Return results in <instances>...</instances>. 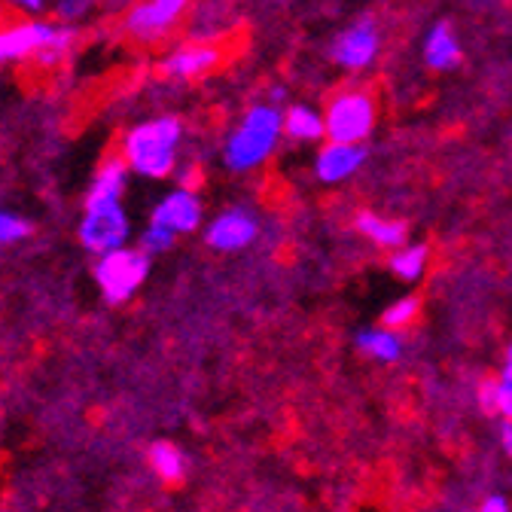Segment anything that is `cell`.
I'll return each mask as SVG.
<instances>
[{"label": "cell", "mask_w": 512, "mask_h": 512, "mask_svg": "<svg viewBox=\"0 0 512 512\" xmlns=\"http://www.w3.org/2000/svg\"><path fill=\"white\" fill-rule=\"evenodd\" d=\"M128 180H132V168L125 165L119 150L107 153L92 171V180H89L86 196H83V208L122 205L125 192H128Z\"/></svg>", "instance_id": "7c38bea8"}, {"label": "cell", "mask_w": 512, "mask_h": 512, "mask_svg": "<svg viewBox=\"0 0 512 512\" xmlns=\"http://www.w3.org/2000/svg\"><path fill=\"white\" fill-rule=\"evenodd\" d=\"M497 388H500V378L488 375L479 381V388H476V400H479V409L485 415H497Z\"/></svg>", "instance_id": "484cf974"}, {"label": "cell", "mask_w": 512, "mask_h": 512, "mask_svg": "<svg viewBox=\"0 0 512 512\" xmlns=\"http://www.w3.org/2000/svg\"><path fill=\"white\" fill-rule=\"evenodd\" d=\"M497 415L512 421V381L500 378V388H497Z\"/></svg>", "instance_id": "83f0119b"}, {"label": "cell", "mask_w": 512, "mask_h": 512, "mask_svg": "<svg viewBox=\"0 0 512 512\" xmlns=\"http://www.w3.org/2000/svg\"><path fill=\"white\" fill-rule=\"evenodd\" d=\"M77 43H80V25L58 22V31L52 34V40L31 58V68H34V71H43V74L61 68V64L74 55Z\"/></svg>", "instance_id": "ac0fdd59"}, {"label": "cell", "mask_w": 512, "mask_h": 512, "mask_svg": "<svg viewBox=\"0 0 512 512\" xmlns=\"http://www.w3.org/2000/svg\"><path fill=\"white\" fill-rule=\"evenodd\" d=\"M427 266H430V244H424V241H415V244L406 241L403 247L391 250V256H388V272L406 284L421 281Z\"/></svg>", "instance_id": "ffe728a7"}, {"label": "cell", "mask_w": 512, "mask_h": 512, "mask_svg": "<svg viewBox=\"0 0 512 512\" xmlns=\"http://www.w3.org/2000/svg\"><path fill=\"white\" fill-rule=\"evenodd\" d=\"M500 378H506V381H512V339H509V345L503 348V363H500Z\"/></svg>", "instance_id": "1f68e13d"}, {"label": "cell", "mask_w": 512, "mask_h": 512, "mask_svg": "<svg viewBox=\"0 0 512 512\" xmlns=\"http://www.w3.org/2000/svg\"><path fill=\"white\" fill-rule=\"evenodd\" d=\"M34 232L31 220L16 214V211H7V208H0V247H10V244H19L25 241L28 235Z\"/></svg>", "instance_id": "cb8c5ba5"}, {"label": "cell", "mask_w": 512, "mask_h": 512, "mask_svg": "<svg viewBox=\"0 0 512 512\" xmlns=\"http://www.w3.org/2000/svg\"><path fill=\"white\" fill-rule=\"evenodd\" d=\"M58 31V19L43 16H22L7 19L0 25V68H13V64H31V58L52 40Z\"/></svg>", "instance_id": "ba28073f"}, {"label": "cell", "mask_w": 512, "mask_h": 512, "mask_svg": "<svg viewBox=\"0 0 512 512\" xmlns=\"http://www.w3.org/2000/svg\"><path fill=\"white\" fill-rule=\"evenodd\" d=\"M269 101H272V104L287 101V89H284V86H272V89H269Z\"/></svg>", "instance_id": "d6a6232c"}, {"label": "cell", "mask_w": 512, "mask_h": 512, "mask_svg": "<svg viewBox=\"0 0 512 512\" xmlns=\"http://www.w3.org/2000/svg\"><path fill=\"white\" fill-rule=\"evenodd\" d=\"M500 448L506 458H512V421H506V418L500 424Z\"/></svg>", "instance_id": "4dcf8cb0"}, {"label": "cell", "mask_w": 512, "mask_h": 512, "mask_svg": "<svg viewBox=\"0 0 512 512\" xmlns=\"http://www.w3.org/2000/svg\"><path fill=\"white\" fill-rule=\"evenodd\" d=\"M205 244L217 253H238L260 238V217L250 208H226L205 226Z\"/></svg>", "instance_id": "8fae6325"}, {"label": "cell", "mask_w": 512, "mask_h": 512, "mask_svg": "<svg viewBox=\"0 0 512 512\" xmlns=\"http://www.w3.org/2000/svg\"><path fill=\"white\" fill-rule=\"evenodd\" d=\"M132 235H135L132 214H128L122 205L83 208V217L77 223V244L92 256L128 244V241H132Z\"/></svg>", "instance_id": "52a82bcc"}, {"label": "cell", "mask_w": 512, "mask_h": 512, "mask_svg": "<svg viewBox=\"0 0 512 512\" xmlns=\"http://www.w3.org/2000/svg\"><path fill=\"white\" fill-rule=\"evenodd\" d=\"M153 256H147L138 244H122L107 253H98L92 263L95 287L101 290V299L113 308L132 302L138 290L150 278Z\"/></svg>", "instance_id": "277c9868"}, {"label": "cell", "mask_w": 512, "mask_h": 512, "mask_svg": "<svg viewBox=\"0 0 512 512\" xmlns=\"http://www.w3.org/2000/svg\"><path fill=\"white\" fill-rule=\"evenodd\" d=\"M354 229L366 238V241H372L375 247H381V250H397V247H403L406 241H409V223L406 220H397V217H384V214H378V211H369V208H360L357 214H354Z\"/></svg>", "instance_id": "9a60e30c"}, {"label": "cell", "mask_w": 512, "mask_h": 512, "mask_svg": "<svg viewBox=\"0 0 512 512\" xmlns=\"http://www.w3.org/2000/svg\"><path fill=\"white\" fill-rule=\"evenodd\" d=\"M229 58L226 43L217 40H180L174 46H168L156 64V74L165 83L174 86H192V83H202L211 74H217Z\"/></svg>", "instance_id": "8992f818"}, {"label": "cell", "mask_w": 512, "mask_h": 512, "mask_svg": "<svg viewBox=\"0 0 512 512\" xmlns=\"http://www.w3.org/2000/svg\"><path fill=\"white\" fill-rule=\"evenodd\" d=\"M150 223H159L165 229H171L174 235H192L199 232L205 223V202L199 189H186V186H174L165 196L153 205L150 211Z\"/></svg>", "instance_id": "30bf717a"}, {"label": "cell", "mask_w": 512, "mask_h": 512, "mask_svg": "<svg viewBox=\"0 0 512 512\" xmlns=\"http://www.w3.org/2000/svg\"><path fill=\"white\" fill-rule=\"evenodd\" d=\"M284 138L296 144H314L327 138L324 113H317L308 104H293L284 110Z\"/></svg>", "instance_id": "d6986e66"}, {"label": "cell", "mask_w": 512, "mask_h": 512, "mask_svg": "<svg viewBox=\"0 0 512 512\" xmlns=\"http://www.w3.org/2000/svg\"><path fill=\"white\" fill-rule=\"evenodd\" d=\"M461 61H464V52H461V40L452 22H436L430 34L424 37V64L436 74H445V71H455Z\"/></svg>", "instance_id": "2e32d148"}, {"label": "cell", "mask_w": 512, "mask_h": 512, "mask_svg": "<svg viewBox=\"0 0 512 512\" xmlns=\"http://www.w3.org/2000/svg\"><path fill=\"white\" fill-rule=\"evenodd\" d=\"M366 162L363 144H339L327 141L314 156V177L320 183H342Z\"/></svg>", "instance_id": "5bb4252c"}, {"label": "cell", "mask_w": 512, "mask_h": 512, "mask_svg": "<svg viewBox=\"0 0 512 512\" xmlns=\"http://www.w3.org/2000/svg\"><path fill=\"white\" fill-rule=\"evenodd\" d=\"M177 238H180V235H174L171 229H165V226H159V223H147V226L141 229V235H138V247H141L147 256H162V253H168V250L177 244Z\"/></svg>", "instance_id": "603a6c76"}, {"label": "cell", "mask_w": 512, "mask_h": 512, "mask_svg": "<svg viewBox=\"0 0 512 512\" xmlns=\"http://www.w3.org/2000/svg\"><path fill=\"white\" fill-rule=\"evenodd\" d=\"M418 314H421V299L418 296H400L397 302H391L381 311V327L403 333L415 324Z\"/></svg>", "instance_id": "7402d4cb"}, {"label": "cell", "mask_w": 512, "mask_h": 512, "mask_svg": "<svg viewBox=\"0 0 512 512\" xmlns=\"http://www.w3.org/2000/svg\"><path fill=\"white\" fill-rule=\"evenodd\" d=\"M381 43V25L372 16H360L342 34H336V40L330 43V61L348 74H360L372 68V61L381 52Z\"/></svg>", "instance_id": "9c48e42d"}, {"label": "cell", "mask_w": 512, "mask_h": 512, "mask_svg": "<svg viewBox=\"0 0 512 512\" xmlns=\"http://www.w3.org/2000/svg\"><path fill=\"white\" fill-rule=\"evenodd\" d=\"M4 22H7V4L0 0V25H4Z\"/></svg>", "instance_id": "836d02e7"}, {"label": "cell", "mask_w": 512, "mask_h": 512, "mask_svg": "<svg viewBox=\"0 0 512 512\" xmlns=\"http://www.w3.org/2000/svg\"><path fill=\"white\" fill-rule=\"evenodd\" d=\"M196 4L199 0H132L122 10L116 31L125 43L138 49L168 46L186 28Z\"/></svg>", "instance_id": "3957f363"}, {"label": "cell", "mask_w": 512, "mask_h": 512, "mask_svg": "<svg viewBox=\"0 0 512 512\" xmlns=\"http://www.w3.org/2000/svg\"><path fill=\"white\" fill-rule=\"evenodd\" d=\"M147 464L168 485H177L186 476V455L180 452V445H174L168 439H159L147 448Z\"/></svg>", "instance_id": "44dd1931"}, {"label": "cell", "mask_w": 512, "mask_h": 512, "mask_svg": "<svg viewBox=\"0 0 512 512\" xmlns=\"http://www.w3.org/2000/svg\"><path fill=\"white\" fill-rule=\"evenodd\" d=\"M378 122V101L366 86H342L327 98L324 128L327 141L366 144Z\"/></svg>", "instance_id": "5b68a950"}, {"label": "cell", "mask_w": 512, "mask_h": 512, "mask_svg": "<svg viewBox=\"0 0 512 512\" xmlns=\"http://www.w3.org/2000/svg\"><path fill=\"white\" fill-rule=\"evenodd\" d=\"M232 4H238V0H232Z\"/></svg>", "instance_id": "e575fe53"}, {"label": "cell", "mask_w": 512, "mask_h": 512, "mask_svg": "<svg viewBox=\"0 0 512 512\" xmlns=\"http://www.w3.org/2000/svg\"><path fill=\"white\" fill-rule=\"evenodd\" d=\"M284 138V110L272 101H256L250 104L241 119L229 128V135L223 138V165L232 174H250L256 168H263L278 144Z\"/></svg>", "instance_id": "7a4b0ae2"}, {"label": "cell", "mask_w": 512, "mask_h": 512, "mask_svg": "<svg viewBox=\"0 0 512 512\" xmlns=\"http://www.w3.org/2000/svg\"><path fill=\"white\" fill-rule=\"evenodd\" d=\"M174 180H177V186H186V189H199L202 183H205V171H202V165H192V162H180L177 165V171H174Z\"/></svg>", "instance_id": "4316f807"}, {"label": "cell", "mask_w": 512, "mask_h": 512, "mask_svg": "<svg viewBox=\"0 0 512 512\" xmlns=\"http://www.w3.org/2000/svg\"><path fill=\"white\" fill-rule=\"evenodd\" d=\"M235 22L238 19L232 10V0H199L186 22V37L226 43L235 31Z\"/></svg>", "instance_id": "4fadbf2b"}, {"label": "cell", "mask_w": 512, "mask_h": 512, "mask_svg": "<svg viewBox=\"0 0 512 512\" xmlns=\"http://www.w3.org/2000/svg\"><path fill=\"white\" fill-rule=\"evenodd\" d=\"M186 122L177 113H156L128 125L119 138V156L144 180H168L180 165Z\"/></svg>", "instance_id": "6da1fadb"}, {"label": "cell", "mask_w": 512, "mask_h": 512, "mask_svg": "<svg viewBox=\"0 0 512 512\" xmlns=\"http://www.w3.org/2000/svg\"><path fill=\"white\" fill-rule=\"evenodd\" d=\"M98 7V0H55V19L68 22V25H80L86 22Z\"/></svg>", "instance_id": "d4e9b609"}, {"label": "cell", "mask_w": 512, "mask_h": 512, "mask_svg": "<svg viewBox=\"0 0 512 512\" xmlns=\"http://www.w3.org/2000/svg\"><path fill=\"white\" fill-rule=\"evenodd\" d=\"M4 4L22 16H40L49 7V0H4Z\"/></svg>", "instance_id": "f1b7e54d"}, {"label": "cell", "mask_w": 512, "mask_h": 512, "mask_svg": "<svg viewBox=\"0 0 512 512\" xmlns=\"http://www.w3.org/2000/svg\"><path fill=\"white\" fill-rule=\"evenodd\" d=\"M476 512H512V503L503 494H488V497H482Z\"/></svg>", "instance_id": "f546056e"}, {"label": "cell", "mask_w": 512, "mask_h": 512, "mask_svg": "<svg viewBox=\"0 0 512 512\" xmlns=\"http://www.w3.org/2000/svg\"><path fill=\"white\" fill-rule=\"evenodd\" d=\"M354 345L360 354H366L375 363H397L406 351V339L397 330L388 327H369L354 336Z\"/></svg>", "instance_id": "e0dca14e"}]
</instances>
